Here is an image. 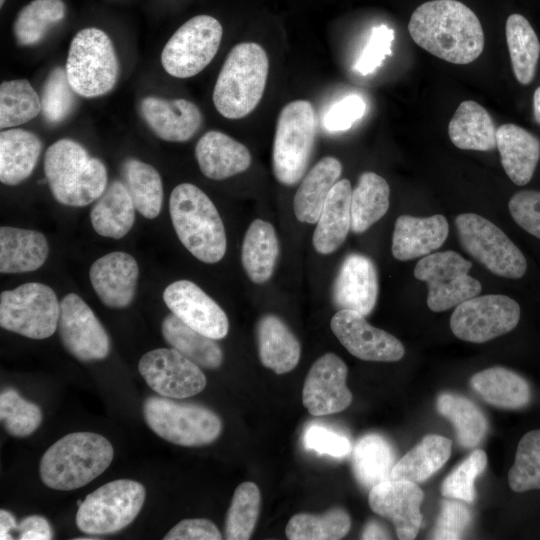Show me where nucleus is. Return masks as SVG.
I'll use <instances>...</instances> for the list:
<instances>
[{
  "label": "nucleus",
  "mask_w": 540,
  "mask_h": 540,
  "mask_svg": "<svg viewBox=\"0 0 540 540\" xmlns=\"http://www.w3.org/2000/svg\"><path fill=\"white\" fill-rule=\"evenodd\" d=\"M258 352L261 363L276 374L293 370L300 359L301 347L298 339L274 314L262 316L256 326Z\"/></svg>",
  "instance_id": "nucleus-28"
},
{
  "label": "nucleus",
  "mask_w": 540,
  "mask_h": 540,
  "mask_svg": "<svg viewBox=\"0 0 540 540\" xmlns=\"http://www.w3.org/2000/svg\"><path fill=\"white\" fill-rule=\"evenodd\" d=\"M82 501L81 500H78L77 501V506L79 507L81 505Z\"/></svg>",
  "instance_id": "nucleus-62"
},
{
  "label": "nucleus",
  "mask_w": 540,
  "mask_h": 540,
  "mask_svg": "<svg viewBox=\"0 0 540 540\" xmlns=\"http://www.w3.org/2000/svg\"><path fill=\"white\" fill-rule=\"evenodd\" d=\"M41 113L40 95L26 79L4 81L0 85V128H14Z\"/></svg>",
  "instance_id": "nucleus-45"
},
{
  "label": "nucleus",
  "mask_w": 540,
  "mask_h": 540,
  "mask_svg": "<svg viewBox=\"0 0 540 540\" xmlns=\"http://www.w3.org/2000/svg\"><path fill=\"white\" fill-rule=\"evenodd\" d=\"M362 539H389V533L387 530L382 527L381 524H379L376 521H370L365 526L363 533H362Z\"/></svg>",
  "instance_id": "nucleus-59"
},
{
  "label": "nucleus",
  "mask_w": 540,
  "mask_h": 540,
  "mask_svg": "<svg viewBox=\"0 0 540 540\" xmlns=\"http://www.w3.org/2000/svg\"><path fill=\"white\" fill-rule=\"evenodd\" d=\"M366 112V102L357 95L351 94L333 104L325 113L324 128L329 132L350 129Z\"/></svg>",
  "instance_id": "nucleus-55"
},
{
  "label": "nucleus",
  "mask_w": 540,
  "mask_h": 540,
  "mask_svg": "<svg viewBox=\"0 0 540 540\" xmlns=\"http://www.w3.org/2000/svg\"><path fill=\"white\" fill-rule=\"evenodd\" d=\"M470 509L461 502L442 500L440 514L431 533L432 539H460L471 522Z\"/></svg>",
  "instance_id": "nucleus-53"
},
{
  "label": "nucleus",
  "mask_w": 540,
  "mask_h": 540,
  "mask_svg": "<svg viewBox=\"0 0 540 540\" xmlns=\"http://www.w3.org/2000/svg\"><path fill=\"white\" fill-rule=\"evenodd\" d=\"M317 133V116L307 100H295L280 111L272 151V168L277 181L291 186L304 176Z\"/></svg>",
  "instance_id": "nucleus-8"
},
{
  "label": "nucleus",
  "mask_w": 540,
  "mask_h": 540,
  "mask_svg": "<svg viewBox=\"0 0 540 540\" xmlns=\"http://www.w3.org/2000/svg\"><path fill=\"white\" fill-rule=\"evenodd\" d=\"M471 267L469 260L450 250L426 255L417 262L414 276L427 284L430 310L443 312L480 294V282L468 274Z\"/></svg>",
  "instance_id": "nucleus-13"
},
{
  "label": "nucleus",
  "mask_w": 540,
  "mask_h": 540,
  "mask_svg": "<svg viewBox=\"0 0 540 540\" xmlns=\"http://www.w3.org/2000/svg\"><path fill=\"white\" fill-rule=\"evenodd\" d=\"M514 221L529 234L540 239V191L522 190L508 203Z\"/></svg>",
  "instance_id": "nucleus-54"
},
{
  "label": "nucleus",
  "mask_w": 540,
  "mask_h": 540,
  "mask_svg": "<svg viewBox=\"0 0 540 540\" xmlns=\"http://www.w3.org/2000/svg\"><path fill=\"white\" fill-rule=\"evenodd\" d=\"M390 188L386 180L374 172H364L352 189L351 230L362 233L380 220L389 208Z\"/></svg>",
  "instance_id": "nucleus-39"
},
{
  "label": "nucleus",
  "mask_w": 540,
  "mask_h": 540,
  "mask_svg": "<svg viewBox=\"0 0 540 540\" xmlns=\"http://www.w3.org/2000/svg\"><path fill=\"white\" fill-rule=\"evenodd\" d=\"M165 540H220L218 527L203 518L184 519L172 527L164 536Z\"/></svg>",
  "instance_id": "nucleus-56"
},
{
  "label": "nucleus",
  "mask_w": 540,
  "mask_h": 540,
  "mask_svg": "<svg viewBox=\"0 0 540 540\" xmlns=\"http://www.w3.org/2000/svg\"><path fill=\"white\" fill-rule=\"evenodd\" d=\"M487 466V455L475 449L443 481L441 494L450 499L472 503L475 499L474 482Z\"/></svg>",
  "instance_id": "nucleus-50"
},
{
  "label": "nucleus",
  "mask_w": 540,
  "mask_h": 540,
  "mask_svg": "<svg viewBox=\"0 0 540 540\" xmlns=\"http://www.w3.org/2000/svg\"><path fill=\"white\" fill-rule=\"evenodd\" d=\"M195 156L201 172L210 179L223 180L246 171L251 165L247 147L216 130L206 132L197 142Z\"/></svg>",
  "instance_id": "nucleus-25"
},
{
  "label": "nucleus",
  "mask_w": 540,
  "mask_h": 540,
  "mask_svg": "<svg viewBox=\"0 0 540 540\" xmlns=\"http://www.w3.org/2000/svg\"><path fill=\"white\" fill-rule=\"evenodd\" d=\"M42 151L40 138L32 131L8 128L0 133V181L15 186L33 172Z\"/></svg>",
  "instance_id": "nucleus-30"
},
{
  "label": "nucleus",
  "mask_w": 540,
  "mask_h": 540,
  "mask_svg": "<svg viewBox=\"0 0 540 540\" xmlns=\"http://www.w3.org/2000/svg\"><path fill=\"white\" fill-rule=\"evenodd\" d=\"M378 296V276L373 261L352 253L342 262L333 285V301L340 309L369 315Z\"/></svg>",
  "instance_id": "nucleus-22"
},
{
  "label": "nucleus",
  "mask_w": 540,
  "mask_h": 540,
  "mask_svg": "<svg viewBox=\"0 0 540 540\" xmlns=\"http://www.w3.org/2000/svg\"><path fill=\"white\" fill-rule=\"evenodd\" d=\"M452 441L429 434L409 450L392 469L390 479L421 483L435 474L449 459Z\"/></svg>",
  "instance_id": "nucleus-36"
},
{
  "label": "nucleus",
  "mask_w": 540,
  "mask_h": 540,
  "mask_svg": "<svg viewBox=\"0 0 540 540\" xmlns=\"http://www.w3.org/2000/svg\"><path fill=\"white\" fill-rule=\"evenodd\" d=\"M60 302L49 286L29 282L0 295V325L31 339H45L58 328Z\"/></svg>",
  "instance_id": "nucleus-10"
},
{
  "label": "nucleus",
  "mask_w": 540,
  "mask_h": 540,
  "mask_svg": "<svg viewBox=\"0 0 540 540\" xmlns=\"http://www.w3.org/2000/svg\"><path fill=\"white\" fill-rule=\"evenodd\" d=\"M0 420L11 436L27 437L38 429L43 414L38 405L24 399L15 389L6 388L0 394Z\"/></svg>",
  "instance_id": "nucleus-48"
},
{
  "label": "nucleus",
  "mask_w": 540,
  "mask_h": 540,
  "mask_svg": "<svg viewBox=\"0 0 540 540\" xmlns=\"http://www.w3.org/2000/svg\"><path fill=\"white\" fill-rule=\"evenodd\" d=\"M16 532L20 540H49L53 538L50 523L40 515H30L23 518L18 523Z\"/></svg>",
  "instance_id": "nucleus-57"
},
{
  "label": "nucleus",
  "mask_w": 540,
  "mask_h": 540,
  "mask_svg": "<svg viewBox=\"0 0 540 540\" xmlns=\"http://www.w3.org/2000/svg\"><path fill=\"white\" fill-rule=\"evenodd\" d=\"M408 31L432 55L453 64H469L484 49L485 37L476 14L457 0H432L412 13Z\"/></svg>",
  "instance_id": "nucleus-1"
},
{
  "label": "nucleus",
  "mask_w": 540,
  "mask_h": 540,
  "mask_svg": "<svg viewBox=\"0 0 540 540\" xmlns=\"http://www.w3.org/2000/svg\"><path fill=\"white\" fill-rule=\"evenodd\" d=\"M511 64L517 81L528 85L534 79L540 55V42L529 23L520 14H511L505 26Z\"/></svg>",
  "instance_id": "nucleus-41"
},
{
  "label": "nucleus",
  "mask_w": 540,
  "mask_h": 540,
  "mask_svg": "<svg viewBox=\"0 0 540 540\" xmlns=\"http://www.w3.org/2000/svg\"><path fill=\"white\" fill-rule=\"evenodd\" d=\"M49 246L45 236L35 230L0 228V272L24 273L37 270L46 261Z\"/></svg>",
  "instance_id": "nucleus-29"
},
{
  "label": "nucleus",
  "mask_w": 540,
  "mask_h": 540,
  "mask_svg": "<svg viewBox=\"0 0 540 540\" xmlns=\"http://www.w3.org/2000/svg\"><path fill=\"white\" fill-rule=\"evenodd\" d=\"M76 93L72 89L65 67H56L46 77L40 94L41 114L49 124L63 122L74 110Z\"/></svg>",
  "instance_id": "nucleus-49"
},
{
  "label": "nucleus",
  "mask_w": 540,
  "mask_h": 540,
  "mask_svg": "<svg viewBox=\"0 0 540 540\" xmlns=\"http://www.w3.org/2000/svg\"><path fill=\"white\" fill-rule=\"evenodd\" d=\"M65 69L78 96L95 98L110 92L118 80L119 61L108 34L96 27L78 31L71 40Z\"/></svg>",
  "instance_id": "nucleus-6"
},
{
  "label": "nucleus",
  "mask_w": 540,
  "mask_h": 540,
  "mask_svg": "<svg viewBox=\"0 0 540 540\" xmlns=\"http://www.w3.org/2000/svg\"><path fill=\"white\" fill-rule=\"evenodd\" d=\"M164 340L199 367L217 369L223 362V351L215 339L185 324L174 314L167 315L161 326Z\"/></svg>",
  "instance_id": "nucleus-37"
},
{
  "label": "nucleus",
  "mask_w": 540,
  "mask_h": 540,
  "mask_svg": "<svg viewBox=\"0 0 540 540\" xmlns=\"http://www.w3.org/2000/svg\"><path fill=\"white\" fill-rule=\"evenodd\" d=\"M139 112L148 128L168 142H186L201 128L203 116L191 101L146 96L141 99Z\"/></svg>",
  "instance_id": "nucleus-21"
},
{
  "label": "nucleus",
  "mask_w": 540,
  "mask_h": 540,
  "mask_svg": "<svg viewBox=\"0 0 540 540\" xmlns=\"http://www.w3.org/2000/svg\"><path fill=\"white\" fill-rule=\"evenodd\" d=\"M18 523L15 517L7 510H0V539H13V532H16Z\"/></svg>",
  "instance_id": "nucleus-58"
},
{
  "label": "nucleus",
  "mask_w": 540,
  "mask_h": 540,
  "mask_svg": "<svg viewBox=\"0 0 540 540\" xmlns=\"http://www.w3.org/2000/svg\"><path fill=\"white\" fill-rule=\"evenodd\" d=\"M44 172L53 197L66 206H86L107 187L104 163L90 157L80 143L69 138L59 139L47 148Z\"/></svg>",
  "instance_id": "nucleus-3"
},
{
  "label": "nucleus",
  "mask_w": 540,
  "mask_h": 540,
  "mask_svg": "<svg viewBox=\"0 0 540 540\" xmlns=\"http://www.w3.org/2000/svg\"><path fill=\"white\" fill-rule=\"evenodd\" d=\"M342 173L341 162L332 156L319 160L303 178L293 200L300 222L317 223L325 200Z\"/></svg>",
  "instance_id": "nucleus-31"
},
{
  "label": "nucleus",
  "mask_w": 540,
  "mask_h": 540,
  "mask_svg": "<svg viewBox=\"0 0 540 540\" xmlns=\"http://www.w3.org/2000/svg\"><path fill=\"white\" fill-rule=\"evenodd\" d=\"M163 300L172 314L196 331L215 340L227 335L229 322L226 313L192 281L171 283L163 292Z\"/></svg>",
  "instance_id": "nucleus-19"
},
{
  "label": "nucleus",
  "mask_w": 540,
  "mask_h": 540,
  "mask_svg": "<svg viewBox=\"0 0 540 540\" xmlns=\"http://www.w3.org/2000/svg\"><path fill=\"white\" fill-rule=\"evenodd\" d=\"M261 495L258 486L250 481L241 483L234 491L225 520V538L250 539L258 520Z\"/></svg>",
  "instance_id": "nucleus-46"
},
{
  "label": "nucleus",
  "mask_w": 540,
  "mask_h": 540,
  "mask_svg": "<svg viewBox=\"0 0 540 540\" xmlns=\"http://www.w3.org/2000/svg\"><path fill=\"white\" fill-rule=\"evenodd\" d=\"M145 498V487L137 481H110L82 501L76 513V525L88 535L116 533L138 516Z\"/></svg>",
  "instance_id": "nucleus-9"
},
{
  "label": "nucleus",
  "mask_w": 540,
  "mask_h": 540,
  "mask_svg": "<svg viewBox=\"0 0 540 540\" xmlns=\"http://www.w3.org/2000/svg\"><path fill=\"white\" fill-rule=\"evenodd\" d=\"M393 40V29L384 24L373 27L354 69L364 76L373 73L382 65L387 56L392 55Z\"/></svg>",
  "instance_id": "nucleus-52"
},
{
  "label": "nucleus",
  "mask_w": 540,
  "mask_h": 540,
  "mask_svg": "<svg viewBox=\"0 0 540 540\" xmlns=\"http://www.w3.org/2000/svg\"><path fill=\"white\" fill-rule=\"evenodd\" d=\"M533 111L536 121L540 124V86L535 90L533 95Z\"/></svg>",
  "instance_id": "nucleus-60"
},
{
  "label": "nucleus",
  "mask_w": 540,
  "mask_h": 540,
  "mask_svg": "<svg viewBox=\"0 0 540 540\" xmlns=\"http://www.w3.org/2000/svg\"><path fill=\"white\" fill-rule=\"evenodd\" d=\"M471 387L487 403L503 409H521L531 400L529 382L505 367H491L475 373Z\"/></svg>",
  "instance_id": "nucleus-32"
},
{
  "label": "nucleus",
  "mask_w": 540,
  "mask_h": 540,
  "mask_svg": "<svg viewBox=\"0 0 540 540\" xmlns=\"http://www.w3.org/2000/svg\"><path fill=\"white\" fill-rule=\"evenodd\" d=\"M138 370L154 392L172 399L192 397L207 383L200 367L174 348L145 353L139 360Z\"/></svg>",
  "instance_id": "nucleus-16"
},
{
  "label": "nucleus",
  "mask_w": 540,
  "mask_h": 540,
  "mask_svg": "<svg viewBox=\"0 0 540 540\" xmlns=\"http://www.w3.org/2000/svg\"><path fill=\"white\" fill-rule=\"evenodd\" d=\"M6 0H0V7H3Z\"/></svg>",
  "instance_id": "nucleus-61"
},
{
  "label": "nucleus",
  "mask_w": 540,
  "mask_h": 540,
  "mask_svg": "<svg viewBox=\"0 0 540 540\" xmlns=\"http://www.w3.org/2000/svg\"><path fill=\"white\" fill-rule=\"evenodd\" d=\"M438 412L454 426L459 444L464 448L476 447L484 438L488 422L484 413L469 399L452 393L437 398Z\"/></svg>",
  "instance_id": "nucleus-42"
},
{
  "label": "nucleus",
  "mask_w": 540,
  "mask_h": 540,
  "mask_svg": "<svg viewBox=\"0 0 540 540\" xmlns=\"http://www.w3.org/2000/svg\"><path fill=\"white\" fill-rule=\"evenodd\" d=\"M58 332L64 348L82 362L105 359L110 338L88 304L77 294L68 293L60 301Z\"/></svg>",
  "instance_id": "nucleus-15"
},
{
  "label": "nucleus",
  "mask_w": 540,
  "mask_h": 540,
  "mask_svg": "<svg viewBox=\"0 0 540 540\" xmlns=\"http://www.w3.org/2000/svg\"><path fill=\"white\" fill-rule=\"evenodd\" d=\"M114 449L104 436L73 432L52 444L40 461V477L49 488L70 491L101 475L111 464Z\"/></svg>",
  "instance_id": "nucleus-2"
},
{
  "label": "nucleus",
  "mask_w": 540,
  "mask_h": 540,
  "mask_svg": "<svg viewBox=\"0 0 540 540\" xmlns=\"http://www.w3.org/2000/svg\"><path fill=\"white\" fill-rule=\"evenodd\" d=\"M269 60L257 43L242 42L228 53L213 89V104L225 118L241 119L259 104L268 78Z\"/></svg>",
  "instance_id": "nucleus-5"
},
{
  "label": "nucleus",
  "mask_w": 540,
  "mask_h": 540,
  "mask_svg": "<svg viewBox=\"0 0 540 540\" xmlns=\"http://www.w3.org/2000/svg\"><path fill=\"white\" fill-rule=\"evenodd\" d=\"M172 225L183 246L204 263L219 262L227 239L222 219L210 198L197 186L181 183L171 192Z\"/></svg>",
  "instance_id": "nucleus-4"
},
{
  "label": "nucleus",
  "mask_w": 540,
  "mask_h": 540,
  "mask_svg": "<svg viewBox=\"0 0 540 540\" xmlns=\"http://www.w3.org/2000/svg\"><path fill=\"white\" fill-rule=\"evenodd\" d=\"M350 527L348 512L334 507L319 515H294L288 521L285 533L290 540H338L347 535Z\"/></svg>",
  "instance_id": "nucleus-44"
},
{
  "label": "nucleus",
  "mask_w": 540,
  "mask_h": 540,
  "mask_svg": "<svg viewBox=\"0 0 540 540\" xmlns=\"http://www.w3.org/2000/svg\"><path fill=\"white\" fill-rule=\"evenodd\" d=\"M122 176L135 209L147 219L156 218L163 202L159 172L148 163L129 158L122 165Z\"/></svg>",
  "instance_id": "nucleus-40"
},
{
  "label": "nucleus",
  "mask_w": 540,
  "mask_h": 540,
  "mask_svg": "<svg viewBox=\"0 0 540 540\" xmlns=\"http://www.w3.org/2000/svg\"><path fill=\"white\" fill-rule=\"evenodd\" d=\"M455 225L462 248L487 270L510 279L525 274L523 253L494 223L475 213H462Z\"/></svg>",
  "instance_id": "nucleus-11"
},
{
  "label": "nucleus",
  "mask_w": 540,
  "mask_h": 540,
  "mask_svg": "<svg viewBox=\"0 0 540 540\" xmlns=\"http://www.w3.org/2000/svg\"><path fill=\"white\" fill-rule=\"evenodd\" d=\"M352 187L347 179L339 180L330 190L313 234V246L320 254L336 251L351 229Z\"/></svg>",
  "instance_id": "nucleus-27"
},
{
  "label": "nucleus",
  "mask_w": 540,
  "mask_h": 540,
  "mask_svg": "<svg viewBox=\"0 0 540 540\" xmlns=\"http://www.w3.org/2000/svg\"><path fill=\"white\" fill-rule=\"evenodd\" d=\"M449 226L443 215L397 218L392 236V254L400 261L412 260L431 254L447 239Z\"/></svg>",
  "instance_id": "nucleus-24"
},
{
  "label": "nucleus",
  "mask_w": 540,
  "mask_h": 540,
  "mask_svg": "<svg viewBox=\"0 0 540 540\" xmlns=\"http://www.w3.org/2000/svg\"><path fill=\"white\" fill-rule=\"evenodd\" d=\"M148 427L160 438L184 447L214 442L222 432L220 417L208 407L164 396H149L142 408Z\"/></svg>",
  "instance_id": "nucleus-7"
},
{
  "label": "nucleus",
  "mask_w": 540,
  "mask_h": 540,
  "mask_svg": "<svg viewBox=\"0 0 540 540\" xmlns=\"http://www.w3.org/2000/svg\"><path fill=\"white\" fill-rule=\"evenodd\" d=\"M423 499L424 493L417 483L389 479L370 489L368 503L375 513L393 523L399 539L411 540L421 527Z\"/></svg>",
  "instance_id": "nucleus-20"
},
{
  "label": "nucleus",
  "mask_w": 540,
  "mask_h": 540,
  "mask_svg": "<svg viewBox=\"0 0 540 540\" xmlns=\"http://www.w3.org/2000/svg\"><path fill=\"white\" fill-rule=\"evenodd\" d=\"M279 255V242L274 227L261 219L249 225L242 244L241 260L251 281L266 282L272 275Z\"/></svg>",
  "instance_id": "nucleus-35"
},
{
  "label": "nucleus",
  "mask_w": 540,
  "mask_h": 540,
  "mask_svg": "<svg viewBox=\"0 0 540 540\" xmlns=\"http://www.w3.org/2000/svg\"><path fill=\"white\" fill-rule=\"evenodd\" d=\"M348 368L333 353L319 357L311 366L302 390V402L311 415L325 416L345 410L352 402L346 385Z\"/></svg>",
  "instance_id": "nucleus-18"
},
{
  "label": "nucleus",
  "mask_w": 540,
  "mask_h": 540,
  "mask_svg": "<svg viewBox=\"0 0 540 540\" xmlns=\"http://www.w3.org/2000/svg\"><path fill=\"white\" fill-rule=\"evenodd\" d=\"M496 147L510 180L526 185L533 177L540 158V141L515 124H503L496 130Z\"/></svg>",
  "instance_id": "nucleus-26"
},
{
  "label": "nucleus",
  "mask_w": 540,
  "mask_h": 540,
  "mask_svg": "<svg viewBox=\"0 0 540 540\" xmlns=\"http://www.w3.org/2000/svg\"><path fill=\"white\" fill-rule=\"evenodd\" d=\"M520 315L519 304L506 295H477L455 307L450 328L461 340L484 343L512 331Z\"/></svg>",
  "instance_id": "nucleus-14"
},
{
  "label": "nucleus",
  "mask_w": 540,
  "mask_h": 540,
  "mask_svg": "<svg viewBox=\"0 0 540 540\" xmlns=\"http://www.w3.org/2000/svg\"><path fill=\"white\" fill-rule=\"evenodd\" d=\"M508 483L517 493L540 490V429L531 430L520 439Z\"/></svg>",
  "instance_id": "nucleus-47"
},
{
  "label": "nucleus",
  "mask_w": 540,
  "mask_h": 540,
  "mask_svg": "<svg viewBox=\"0 0 540 540\" xmlns=\"http://www.w3.org/2000/svg\"><path fill=\"white\" fill-rule=\"evenodd\" d=\"M330 325L339 342L361 360L395 362L404 356V346L395 336L370 325L359 312L340 309Z\"/></svg>",
  "instance_id": "nucleus-17"
},
{
  "label": "nucleus",
  "mask_w": 540,
  "mask_h": 540,
  "mask_svg": "<svg viewBox=\"0 0 540 540\" xmlns=\"http://www.w3.org/2000/svg\"><path fill=\"white\" fill-rule=\"evenodd\" d=\"M352 453V467L358 482L365 488L389 480L395 465V453L390 442L379 434L361 437Z\"/></svg>",
  "instance_id": "nucleus-38"
},
{
  "label": "nucleus",
  "mask_w": 540,
  "mask_h": 540,
  "mask_svg": "<svg viewBox=\"0 0 540 540\" xmlns=\"http://www.w3.org/2000/svg\"><path fill=\"white\" fill-rule=\"evenodd\" d=\"M90 220L103 237L120 239L131 230L135 206L124 183L115 180L106 187L91 210Z\"/></svg>",
  "instance_id": "nucleus-33"
},
{
  "label": "nucleus",
  "mask_w": 540,
  "mask_h": 540,
  "mask_svg": "<svg viewBox=\"0 0 540 540\" xmlns=\"http://www.w3.org/2000/svg\"><path fill=\"white\" fill-rule=\"evenodd\" d=\"M496 130L489 113L472 100L460 103L448 125L450 140L463 150L495 149Z\"/></svg>",
  "instance_id": "nucleus-34"
},
{
  "label": "nucleus",
  "mask_w": 540,
  "mask_h": 540,
  "mask_svg": "<svg viewBox=\"0 0 540 540\" xmlns=\"http://www.w3.org/2000/svg\"><path fill=\"white\" fill-rule=\"evenodd\" d=\"M66 15L62 0H33L17 14L13 34L20 46L38 44Z\"/></svg>",
  "instance_id": "nucleus-43"
},
{
  "label": "nucleus",
  "mask_w": 540,
  "mask_h": 540,
  "mask_svg": "<svg viewBox=\"0 0 540 540\" xmlns=\"http://www.w3.org/2000/svg\"><path fill=\"white\" fill-rule=\"evenodd\" d=\"M223 29L209 15H197L182 24L161 53L164 70L175 78H190L206 68L215 57Z\"/></svg>",
  "instance_id": "nucleus-12"
},
{
  "label": "nucleus",
  "mask_w": 540,
  "mask_h": 540,
  "mask_svg": "<svg viewBox=\"0 0 540 540\" xmlns=\"http://www.w3.org/2000/svg\"><path fill=\"white\" fill-rule=\"evenodd\" d=\"M139 276L134 257L125 252H111L90 267L91 285L101 302L110 308H125L135 296Z\"/></svg>",
  "instance_id": "nucleus-23"
},
{
  "label": "nucleus",
  "mask_w": 540,
  "mask_h": 540,
  "mask_svg": "<svg viewBox=\"0 0 540 540\" xmlns=\"http://www.w3.org/2000/svg\"><path fill=\"white\" fill-rule=\"evenodd\" d=\"M302 443L307 450L335 458L346 457L352 451L351 442L347 436L317 422L305 428Z\"/></svg>",
  "instance_id": "nucleus-51"
}]
</instances>
